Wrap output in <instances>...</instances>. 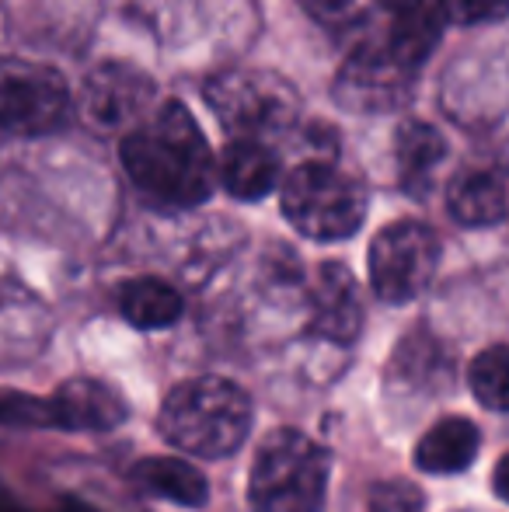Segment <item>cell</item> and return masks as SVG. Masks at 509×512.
Wrapping results in <instances>:
<instances>
[{"label":"cell","instance_id":"1","mask_svg":"<svg viewBox=\"0 0 509 512\" xmlns=\"http://www.w3.org/2000/svg\"><path fill=\"white\" fill-rule=\"evenodd\" d=\"M119 154L136 189L161 206H199L217 182L210 143L182 102H164L150 122L126 133Z\"/></svg>","mask_w":509,"mask_h":512},{"label":"cell","instance_id":"2","mask_svg":"<svg viewBox=\"0 0 509 512\" xmlns=\"http://www.w3.org/2000/svg\"><path fill=\"white\" fill-rule=\"evenodd\" d=\"M252 398L227 377H192L171 387L157 415L164 443L192 457L220 460L252 432Z\"/></svg>","mask_w":509,"mask_h":512},{"label":"cell","instance_id":"3","mask_svg":"<svg viewBox=\"0 0 509 512\" xmlns=\"http://www.w3.org/2000/svg\"><path fill=\"white\" fill-rule=\"evenodd\" d=\"M328 474L332 457L325 446L297 429H276L262 439L252 460L248 502L255 512H321Z\"/></svg>","mask_w":509,"mask_h":512},{"label":"cell","instance_id":"4","mask_svg":"<svg viewBox=\"0 0 509 512\" xmlns=\"http://www.w3.org/2000/svg\"><path fill=\"white\" fill-rule=\"evenodd\" d=\"M283 213L311 241H346L367 220V189L332 164L307 161L286 178Z\"/></svg>","mask_w":509,"mask_h":512},{"label":"cell","instance_id":"5","mask_svg":"<svg viewBox=\"0 0 509 512\" xmlns=\"http://www.w3.org/2000/svg\"><path fill=\"white\" fill-rule=\"evenodd\" d=\"M206 102L227 133L241 140L286 133L297 122L300 98L283 77L262 70H231L203 88Z\"/></svg>","mask_w":509,"mask_h":512},{"label":"cell","instance_id":"6","mask_svg":"<svg viewBox=\"0 0 509 512\" xmlns=\"http://www.w3.org/2000/svg\"><path fill=\"white\" fill-rule=\"evenodd\" d=\"M440 237L422 220L387 223L370 244V286L384 304H408L436 276Z\"/></svg>","mask_w":509,"mask_h":512},{"label":"cell","instance_id":"7","mask_svg":"<svg viewBox=\"0 0 509 512\" xmlns=\"http://www.w3.org/2000/svg\"><path fill=\"white\" fill-rule=\"evenodd\" d=\"M70 115V88L46 63L0 56V129L21 136L53 133Z\"/></svg>","mask_w":509,"mask_h":512},{"label":"cell","instance_id":"8","mask_svg":"<svg viewBox=\"0 0 509 512\" xmlns=\"http://www.w3.org/2000/svg\"><path fill=\"white\" fill-rule=\"evenodd\" d=\"M415 70L398 63L387 46H363L342 63L335 98L353 112H391L412 95Z\"/></svg>","mask_w":509,"mask_h":512},{"label":"cell","instance_id":"9","mask_svg":"<svg viewBox=\"0 0 509 512\" xmlns=\"http://www.w3.org/2000/svg\"><path fill=\"white\" fill-rule=\"evenodd\" d=\"M154 84L126 63H105L84 81L81 115L98 133H123L147 112Z\"/></svg>","mask_w":509,"mask_h":512},{"label":"cell","instance_id":"10","mask_svg":"<svg viewBox=\"0 0 509 512\" xmlns=\"http://www.w3.org/2000/svg\"><path fill=\"white\" fill-rule=\"evenodd\" d=\"M311 331L328 345H353L363 331V297L353 272L325 262L311 286Z\"/></svg>","mask_w":509,"mask_h":512},{"label":"cell","instance_id":"11","mask_svg":"<svg viewBox=\"0 0 509 512\" xmlns=\"http://www.w3.org/2000/svg\"><path fill=\"white\" fill-rule=\"evenodd\" d=\"M49 415L63 432H109L129 418V405L105 380L74 377L49 394Z\"/></svg>","mask_w":509,"mask_h":512},{"label":"cell","instance_id":"12","mask_svg":"<svg viewBox=\"0 0 509 512\" xmlns=\"http://www.w3.org/2000/svg\"><path fill=\"white\" fill-rule=\"evenodd\" d=\"M450 216L464 227H492L509 213V164H468L447 189Z\"/></svg>","mask_w":509,"mask_h":512},{"label":"cell","instance_id":"13","mask_svg":"<svg viewBox=\"0 0 509 512\" xmlns=\"http://www.w3.org/2000/svg\"><path fill=\"white\" fill-rule=\"evenodd\" d=\"M391 387L401 394H422L429 401L454 384V356L443 349V342L429 331H412L394 349L391 359Z\"/></svg>","mask_w":509,"mask_h":512},{"label":"cell","instance_id":"14","mask_svg":"<svg viewBox=\"0 0 509 512\" xmlns=\"http://www.w3.org/2000/svg\"><path fill=\"white\" fill-rule=\"evenodd\" d=\"M447 21L450 18L443 0H405V4L394 7V21L387 28L384 46L391 49L394 60L419 74V67L440 42Z\"/></svg>","mask_w":509,"mask_h":512},{"label":"cell","instance_id":"15","mask_svg":"<svg viewBox=\"0 0 509 512\" xmlns=\"http://www.w3.org/2000/svg\"><path fill=\"white\" fill-rule=\"evenodd\" d=\"M482 446V432L471 418L447 415L422 432L415 446V467L422 474H457L468 471Z\"/></svg>","mask_w":509,"mask_h":512},{"label":"cell","instance_id":"16","mask_svg":"<svg viewBox=\"0 0 509 512\" xmlns=\"http://www.w3.org/2000/svg\"><path fill=\"white\" fill-rule=\"evenodd\" d=\"M217 175L234 199L255 203L279 185V157L262 140H234L220 157Z\"/></svg>","mask_w":509,"mask_h":512},{"label":"cell","instance_id":"17","mask_svg":"<svg viewBox=\"0 0 509 512\" xmlns=\"http://www.w3.org/2000/svg\"><path fill=\"white\" fill-rule=\"evenodd\" d=\"M129 481H133L140 492L154 495V499H164V502H178V506H185V509H199L210 499V485H206L203 474L178 457L136 460L133 471H129Z\"/></svg>","mask_w":509,"mask_h":512},{"label":"cell","instance_id":"18","mask_svg":"<svg viewBox=\"0 0 509 512\" xmlns=\"http://www.w3.org/2000/svg\"><path fill=\"white\" fill-rule=\"evenodd\" d=\"M119 314L140 331H161L182 317V293L157 276L129 279L119 290Z\"/></svg>","mask_w":509,"mask_h":512},{"label":"cell","instance_id":"19","mask_svg":"<svg viewBox=\"0 0 509 512\" xmlns=\"http://www.w3.org/2000/svg\"><path fill=\"white\" fill-rule=\"evenodd\" d=\"M394 150H398V175L408 192L426 189L447 157V143L429 122H405L398 129Z\"/></svg>","mask_w":509,"mask_h":512},{"label":"cell","instance_id":"20","mask_svg":"<svg viewBox=\"0 0 509 512\" xmlns=\"http://www.w3.org/2000/svg\"><path fill=\"white\" fill-rule=\"evenodd\" d=\"M468 387L482 408L509 411V345H489L471 359Z\"/></svg>","mask_w":509,"mask_h":512},{"label":"cell","instance_id":"21","mask_svg":"<svg viewBox=\"0 0 509 512\" xmlns=\"http://www.w3.org/2000/svg\"><path fill=\"white\" fill-rule=\"evenodd\" d=\"M0 425H11V429H53L49 398L0 387Z\"/></svg>","mask_w":509,"mask_h":512},{"label":"cell","instance_id":"22","mask_svg":"<svg viewBox=\"0 0 509 512\" xmlns=\"http://www.w3.org/2000/svg\"><path fill=\"white\" fill-rule=\"evenodd\" d=\"M367 512H426V495L412 481L387 478L381 485H374Z\"/></svg>","mask_w":509,"mask_h":512},{"label":"cell","instance_id":"23","mask_svg":"<svg viewBox=\"0 0 509 512\" xmlns=\"http://www.w3.org/2000/svg\"><path fill=\"white\" fill-rule=\"evenodd\" d=\"M447 18L457 25H496L509 18V0H443Z\"/></svg>","mask_w":509,"mask_h":512},{"label":"cell","instance_id":"24","mask_svg":"<svg viewBox=\"0 0 509 512\" xmlns=\"http://www.w3.org/2000/svg\"><path fill=\"white\" fill-rule=\"evenodd\" d=\"M307 7V14H314L325 25H339V21H349L356 11H360V0H300Z\"/></svg>","mask_w":509,"mask_h":512},{"label":"cell","instance_id":"25","mask_svg":"<svg viewBox=\"0 0 509 512\" xmlns=\"http://www.w3.org/2000/svg\"><path fill=\"white\" fill-rule=\"evenodd\" d=\"M492 488H496V495L503 502H509V453H503L496 464V471H492Z\"/></svg>","mask_w":509,"mask_h":512}]
</instances>
